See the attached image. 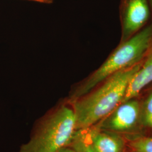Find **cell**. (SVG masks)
Here are the masks:
<instances>
[{"instance_id":"obj_6","label":"cell","mask_w":152,"mask_h":152,"mask_svg":"<svg viewBox=\"0 0 152 152\" xmlns=\"http://www.w3.org/2000/svg\"><path fill=\"white\" fill-rule=\"evenodd\" d=\"M152 83V51L151 50L141 63L139 69L132 76L128 83L122 103L137 98L143 90Z\"/></svg>"},{"instance_id":"obj_5","label":"cell","mask_w":152,"mask_h":152,"mask_svg":"<svg viewBox=\"0 0 152 152\" xmlns=\"http://www.w3.org/2000/svg\"><path fill=\"white\" fill-rule=\"evenodd\" d=\"M140 102L137 98L120 104L96 125L104 130L123 132L130 130L137 124L140 117Z\"/></svg>"},{"instance_id":"obj_15","label":"cell","mask_w":152,"mask_h":152,"mask_svg":"<svg viewBox=\"0 0 152 152\" xmlns=\"http://www.w3.org/2000/svg\"><path fill=\"white\" fill-rule=\"evenodd\" d=\"M151 50H152V46H151Z\"/></svg>"},{"instance_id":"obj_8","label":"cell","mask_w":152,"mask_h":152,"mask_svg":"<svg viewBox=\"0 0 152 152\" xmlns=\"http://www.w3.org/2000/svg\"><path fill=\"white\" fill-rule=\"evenodd\" d=\"M69 145L77 152H98L92 145L87 129L76 131Z\"/></svg>"},{"instance_id":"obj_10","label":"cell","mask_w":152,"mask_h":152,"mask_svg":"<svg viewBox=\"0 0 152 152\" xmlns=\"http://www.w3.org/2000/svg\"><path fill=\"white\" fill-rule=\"evenodd\" d=\"M136 152H152V137H141L131 142Z\"/></svg>"},{"instance_id":"obj_14","label":"cell","mask_w":152,"mask_h":152,"mask_svg":"<svg viewBox=\"0 0 152 152\" xmlns=\"http://www.w3.org/2000/svg\"><path fill=\"white\" fill-rule=\"evenodd\" d=\"M45 1H46V3H49V2H52V1H53V0H45Z\"/></svg>"},{"instance_id":"obj_7","label":"cell","mask_w":152,"mask_h":152,"mask_svg":"<svg viewBox=\"0 0 152 152\" xmlns=\"http://www.w3.org/2000/svg\"><path fill=\"white\" fill-rule=\"evenodd\" d=\"M86 129L92 145L98 152L124 151V141L112 132L102 130L96 125Z\"/></svg>"},{"instance_id":"obj_4","label":"cell","mask_w":152,"mask_h":152,"mask_svg":"<svg viewBox=\"0 0 152 152\" xmlns=\"http://www.w3.org/2000/svg\"><path fill=\"white\" fill-rule=\"evenodd\" d=\"M119 10L121 27L120 43L134 36L152 19L148 0H121Z\"/></svg>"},{"instance_id":"obj_1","label":"cell","mask_w":152,"mask_h":152,"mask_svg":"<svg viewBox=\"0 0 152 152\" xmlns=\"http://www.w3.org/2000/svg\"><path fill=\"white\" fill-rule=\"evenodd\" d=\"M142 61L115 73L86 94L69 102L76 115L77 130L97 124L122 103L129 81L140 67Z\"/></svg>"},{"instance_id":"obj_11","label":"cell","mask_w":152,"mask_h":152,"mask_svg":"<svg viewBox=\"0 0 152 152\" xmlns=\"http://www.w3.org/2000/svg\"><path fill=\"white\" fill-rule=\"evenodd\" d=\"M58 152H77L76 151V150L72 148V147L68 145L66 147H64L63 148H62L61 149H60L59 151Z\"/></svg>"},{"instance_id":"obj_13","label":"cell","mask_w":152,"mask_h":152,"mask_svg":"<svg viewBox=\"0 0 152 152\" xmlns=\"http://www.w3.org/2000/svg\"><path fill=\"white\" fill-rule=\"evenodd\" d=\"M31 1H37V2H46V1L45 0H31Z\"/></svg>"},{"instance_id":"obj_9","label":"cell","mask_w":152,"mask_h":152,"mask_svg":"<svg viewBox=\"0 0 152 152\" xmlns=\"http://www.w3.org/2000/svg\"><path fill=\"white\" fill-rule=\"evenodd\" d=\"M140 102V116L145 124L152 129V88L147 93V95Z\"/></svg>"},{"instance_id":"obj_3","label":"cell","mask_w":152,"mask_h":152,"mask_svg":"<svg viewBox=\"0 0 152 152\" xmlns=\"http://www.w3.org/2000/svg\"><path fill=\"white\" fill-rule=\"evenodd\" d=\"M77 131L75 113L66 100L44 117L18 152H58L69 145Z\"/></svg>"},{"instance_id":"obj_12","label":"cell","mask_w":152,"mask_h":152,"mask_svg":"<svg viewBox=\"0 0 152 152\" xmlns=\"http://www.w3.org/2000/svg\"><path fill=\"white\" fill-rule=\"evenodd\" d=\"M150 7H151V13H152V0H148Z\"/></svg>"},{"instance_id":"obj_2","label":"cell","mask_w":152,"mask_h":152,"mask_svg":"<svg viewBox=\"0 0 152 152\" xmlns=\"http://www.w3.org/2000/svg\"><path fill=\"white\" fill-rule=\"evenodd\" d=\"M152 44V19L134 36L120 43L97 69L72 90L66 100L73 102L90 92L109 77L141 63L151 51Z\"/></svg>"}]
</instances>
